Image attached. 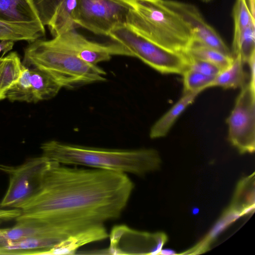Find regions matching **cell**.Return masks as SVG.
Wrapping results in <instances>:
<instances>
[{"label":"cell","instance_id":"cell-4","mask_svg":"<svg viewBox=\"0 0 255 255\" xmlns=\"http://www.w3.org/2000/svg\"><path fill=\"white\" fill-rule=\"evenodd\" d=\"M22 64L45 71L62 88L73 90L106 81V72L102 68L82 60L50 40L38 39L29 43Z\"/></svg>","mask_w":255,"mask_h":255},{"label":"cell","instance_id":"cell-1","mask_svg":"<svg viewBox=\"0 0 255 255\" xmlns=\"http://www.w3.org/2000/svg\"><path fill=\"white\" fill-rule=\"evenodd\" d=\"M75 166L53 161L17 218L44 220L67 238L118 218L134 187L128 175Z\"/></svg>","mask_w":255,"mask_h":255},{"label":"cell","instance_id":"cell-16","mask_svg":"<svg viewBox=\"0 0 255 255\" xmlns=\"http://www.w3.org/2000/svg\"><path fill=\"white\" fill-rule=\"evenodd\" d=\"M200 94L199 92L183 93L180 99L151 127L150 137L154 139L166 136L178 118Z\"/></svg>","mask_w":255,"mask_h":255},{"label":"cell","instance_id":"cell-24","mask_svg":"<svg viewBox=\"0 0 255 255\" xmlns=\"http://www.w3.org/2000/svg\"><path fill=\"white\" fill-rule=\"evenodd\" d=\"M183 76V93H201L204 90L213 87L215 77L209 76L190 69H187Z\"/></svg>","mask_w":255,"mask_h":255},{"label":"cell","instance_id":"cell-9","mask_svg":"<svg viewBox=\"0 0 255 255\" xmlns=\"http://www.w3.org/2000/svg\"><path fill=\"white\" fill-rule=\"evenodd\" d=\"M53 44L63 48L82 60L93 65L110 60L114 55L133 57L123 45L115 42L99 43L88 40L75 29L70 30L50 40Z\"/></svg>","mask_w":255,"mask_h":255},{"label":"cell","instance_id":"cell-7","mask_svg":"<svg viewBox=\"0 0 255 255\" xmlns=\"http://www.w3.org/2000/svg\"><path fill=\"white\" fill-rule=\"evenodd\" d=\"M128 11L116 0H78L74 20L78 27L108 36L114 28L126 25Z\"/></svg>","mask_w":255,"mask_h":255},{"label":"cell","instance_id":"cell-19","mask_svg":"<svg viewBox=\"0 0 255 255\" xmlns=\"http://www.w3.org/2000/svg\"><path fill=\"white\" fill-rule=\"evenodd\" d=\"M34 103L55 97L62 88L46 72L34 67H28Z\"/></svg>","mask_w":255,"mask_h":255},{"label":"cell","instance_id":"cell-26","mask_svg":"<svg viewBox=\"0 0 255 255\" xmlns=\"http://www.w3.org/2000/svg\"><path fill=\"white\" fill-rule=\"evenodd\" d=\"M187 56L188 57V69L211 77H215L221 70L219 68L209 62L194 58L188 55Z\"/></svg>","mask_w":255,"mask_h":255},{"label":"cell","instance_id":"cell-11","mask_svg":"<svg viewBox=\"0 0 255 255\" xmlns=\"http://www.w3.org/2000/svg\"><path fill=\"white\" fill-rule=\"evenodd\" d=\"M167 7L176 13L191 30L193 42L212 47L232 56L231 51L217 31L204 19L195 5L172 0H161Z\"/></svg>","mask_w":255,"mask_h":255},{"label":"cell","instance_id":"cell-31","mask_svg":"<svg viewBox=\"0 0 255 255\" xmlns=\"http://www.w3.org/2000/svg\"><path fill=\"white\" fill-rule=\"evenodd\" d=\"M201 0L203 2H207L211 1V0Z\"/></svg>","mask_w":255,"mask_h":255},{"label":"cell","instance_id":"cell-12","mask_svg":"<svg viewBox=\"0 0 255 255\" xmlns=\"http://www.w3.org/2000/svg\"><path fill=\"white\" fill-rule=\"evenodd\" d=\"M78 0H34L41 23L53 37L78 26L74 20Z\"/></svg>","mask_w":255,"mask_h":255},{"label":"cell","instance_id":"cell-2","mask_svg":"<svg viewBox=\"0 0 255 255\" xmlns=\"http://www.w3.org/2000/svg\"><path fill=\"white\" fill-rule=\"evenodd\" d=\"M42 155L59 164L142 176L159 169L161 160L152 148L108 149L52 140L41 144Z\"/></svg>","mask_w":255,"mask_h":255},{"label":"cell","instance_id":"cell-20","mask_svg":"<svg viewBox=\"0 0 255 255\" xmlns=\"http://www.w3.org/2000/svg\"><path fill=\"white\" fill-rule=\"evenodd\" d=\"M22 62L16 52L3 56L0 62V101L6 98L8 89L20 77Z\"/></svg>","mask_w":255,"mask_h":255},{"label":"cell","instance_id":"cell-10","mask_svg":"<svg viewBox=\"0 0 255 255\" xmlns=\"http://www.w3.org/2000/svg\"><path fill=\"white\" fill-rule=\"evenodd\" d=\"M109 237V254L114 255H158L168 240L163 232L139 231L123 225L113 227Z\"/></svg>","mask_w":255,"mask_h":255},{"label":"cell","instance_id":"cell-23","mask_svg":"<svg viewBox=\"0 0 255 255\" xmlns=\"http://www.w3.org/2000/svg\"><path fill=\"white\" fill-rule=\"evenodd\" d=\"M6 98L11 102L34 103L28 67L22 64L20 77L8 89Z\"/></svg>","mask_w":255,"mask_h":255},{"label":"cell","instance_id":"cell-18","mask_svg":"<svg viewBox=\"0 0 255 255\" xmlns=\"http://www.w3.org/2000/svg\"><path fill=\"white\" fill-rule=\"evenodd\" d=\"M229 208L241 216L255 209V173L241 179Z\"/></svg>","mask_w":255,"mask_h":255},{"label":"cell","instance_id":"cell-6","mask_svg":"<svg viewBox=\"0 0 255 255\" xmlns=\"http://www.w3.org/2000/svg\"><path fill=\"white\" fill-rule=\"evenodd\" d=\"M53 162L47 157L27 159L11 167L0 164V169L9 174V184L0 207L19 209L37 192L47 170Z\"/></svg>","mask_w":255,"mask_h":255},{"label":"cell","instance_id":"cell-15","mask_svg":"<svg viewBox=\"0 0 255 255\" xmlns=\"http://www.w3.org/2000/svg\"><path fill=\"white\" fill-rule=\"evenodd\" d=\"M0 20L23 22L40 19L34 0H0Z\"/></svg>","mask_w":255,"mask_h":255},{"label":"cell","instance_id":"cell-13","mask_svg":"<svg viewBox=\"0 0 255 255\" xmlns=\"http://www.w3.org/2000/svg\"><path fill=\"white\" fill-rule=\"evenodd\" d=\"M108 237L109 234L104 225L94 226L69 236L42 255L74 254L80 247Z\"/></svg>","mask_w":255,"mask_h":255},{"label":"cell","instance_id":"cell-3","mask_svg":"<svg viewBox=\"0 0 255 255\" xmlns=\"http://www.w3.org/2000/svg\"><path fill=\"white\" fill-rule=\"evenodd\" d=\"M128 9L126 26L166 49L185 53L193 42L187 24L161 0H116Z\"/></svg>","mask_w":255,"mask_h":255},{"label":"cell","instance_id":"cell-22","mask_svg":"<svg viewBox=\"0 0 255 255\" xmlns=\"http://www.w3.org/2000/svg\"><path fill=\"white\" fill-rule=\"evenodd\" d=\"M185 53L191 57L213 64L221 70L228 66L233 59V56L195 42H193Z\"/></svg>","mask_w":255,"mask_h":255},{"label":"cell","instance_id":"cell-29","mask_svg":"<svg viewBox=\"0 0 255 255\" xmlns=\"http://www.w3.org/2000/svg\"><path fill=\"white\" fill-rule=\"evenodd\" d=\"M14 45V42L9 40H2L0 42V53L2 52L1 57L8 51L12 50Z\"/></svg>","mask_w":255,"mask_h":255},{"label":"cell","instance_id":"cell-28","mask_svg":"<svg viewBox=\"0 0 255 255\" xmlns=\"http://www.w3.org/2000/svg\"><path fill=\"white\" fill-rule=\"evenodd\" d=\"M249 66V83L255 88V56H253L248 63Z\"/></svg>","mask_w":255,"mask_h":255},{"label":"cell","instance_id":"cell-30","mask_svg":"<svg viewBox=\"0 0 255 255\" xmlns=\"http://www.w3.org/2000/svg\"><path fill=\"white\" fill-rule=\"evenodd\" d=\"M249 7L252 15L255 17V0H248Z\"/></svg>","mask_w":255,"mask_h":255},{"label":"cell","instance_id":"cell-17","mask_svg":"<svg viewBox=\"0 0 255 255\" xmlns=\"http://www.w3.org/2000/svg\"><path fill=\"white\" fill-rule=\"evenodd\" d=\"M244 64L240 55L234 56L231 63L221 69L215 77L213 87L241 89L249 81V75L247 74L244 68Z\"/></svg>","mask_w":255,"mask_h":255},{"label":"cell","instance_id":"cell-21","mask_svg":"<svg viewBox=\"0 0 255 255\" xmlns=\"http://www.w3.org/2000/svg\"><path fill=\"white\" fill-rule=\"evenodd\" d=\"M232 54L240 55L247 63L255 56V24H252L239 31H234Z\"/></svg>","mask_w":255,"mask_h":255},{"label":"cell","instance_id":"cell-5","mask_svg":"<svg viewBox=\"0 0 255 255\" xmlns=\"http://www.w3.org/2000/svg\"><path fill=\"white\" fill-rule=\"evenodd\" d=\"M108 36L128 48L133 57L161 73L182 75L188 68V58L185 53L163 48L137 34L126 25L114 28Z\"/></svg>","mask_w":255,"mask_h":255},{"label":"cell","instance_id":"cell-14","mask_svg":"<svg viewBox=\"0 0 255 255\" xmlns=\"http://www.w3.org/2000/svg\"><path fill=\"white\" fill-rule=\"evenodd\" d=\"M44 25L40 21L13 22L0 20V41H26L28 43L45 35Z\"/></svg>","mask_w":255,"mask_h":255},{"label":"cell","instance_id":"cell-27","mask_svg":"<svg viewBox=\"0 0 255 255\" xmlns=\"http://www.w3.org/2000/svg\"><path fill=\"white\" fill-rule=\"evenodd\" d=\"M19 214L18 209L12 208L11 210L0 209V219H10L16 218Z\"/></svg>","mask_w":255,"mask_h":255},{"label":"cell","instance_id":"cell-25","mask_svg":"<svg viewBox=\"0 0 255 255\" xmlns=\"http://www.w3.org/2000/svg\"><path fill=\"white\" fill-rule=\"evenodd\" d=\"M234 31H241L249 26L255 24V17L252 15L246 0H236L233 10Z\"/></svg>","mask_w":255,"mask_h":255},{"label":"cell","instance_id":"cell-32","mask_svg":"<svg viewBox=\"0 0 255 255\" xmlns=\"http://www.w3.org/2000/svg\"><path fill=\"white\" fill-rule=\"evenodd\" d=\"M3 57H0V62H1L2 59Z\"/></svg>","mask_w":255,"mask_h":255},{"label":"cell","instance_id":"cell-8","mask_svg":"<svg viewBox=\"0 0 255 255\" xmlns=\"http://www.w3.org/2000/svg\"><path fill=\"white\" fill-rule=\"evenodd\" d=\"M228 138L241 154L255 149V88L249 82L241 89L226 120Z\"/></svg>","mask_w":255,"mask_h":255}]
</instances>
